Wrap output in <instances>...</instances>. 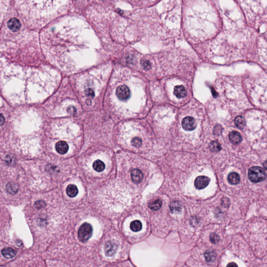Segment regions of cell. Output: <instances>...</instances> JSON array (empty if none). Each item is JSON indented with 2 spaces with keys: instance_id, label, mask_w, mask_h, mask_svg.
I'll use <instances>...</instances> for the list:
<instances>
[{
  "instance_id": "30bf717a",
  "label": "cell",
  "mask_w": 267,
  "mask_h": 267,
  "mask_svg": "<svg viewBox=\"0 0 267 267\" xmlns=\"http://www.w3.org/2000/svg\"><path fill=\"white\" fill-rule=\"evenodd\" d=\"M8 27L13 31H17L21 27V24L18 19L13 18L9 20L8 23Z\"/></svg>"
},
{
  "instance_id": "4316f807",
  "label": "cell",
  "mask_w": 267,
  "mask_h": 267,
  "mask_svg": "<svg viewBox=\"0 0 267 267\" xmlns=\"http://www.w3.org/2000/svg\"><path fill=\"white\" fill-rule=\"evenodd\" d=\"M222 127L220 125H217L215 127L214 129V134L217 135H219L222 133Z\"/></svg>"
},
{
  "instance_id": "603a6c76",
  "label": "cell",
  "mask_w": 267,
  "mask_h": 267,
  "mask_svg": "<svg viewBox=\"0 0 267 267\" xmlns=\"http://www.w3.org/2000/svg\"><path fill=\"white\" fill-rule=\"evenodd\" d=\"M162 206V201L160 199H157L154 202H152L149 204V208L153 211H156L160 209Z\"/></svg>"
},
{
  "instance_id": "7402d4cb",
  "label": "cell",
  "mask_w": 267,
  "mask_h": 267,
  "mask_svg": "<svg viewBox=\"0 0 267 267\" xmlns=\"http://www.w3.org/2000/svg\"><path fill=\"white\" fill-rule=\"evenodd\" d=\"M204 257L207 262H212L214 261L216 257V254L214 251L208 250L205 253Z\"/></svg>"
},
{
  "instance_id": "f1b7e54d",
  "label": "cell",
  "mask_w": 267,
  "mask_h": 267,
  "mask_svg": "<svg viewBox=\"0 0 267 267\" xmlns=\"http://www.w3.org/2000/svg\"><path fill=\"white\" fill-rule=\"evenodd\" d=\"M237 265L236 264H235V263H231L229 264V265H227V266H228V267H234V266H237Z\"/></svg>"
},
{
  "instance_id": "484cf974",
  "label": "cell",
  "mask_w": 267,
  "mask_h": 267,
  "mask_svg": "<svg viewBox=\"0 0 267 267\" xmlns=\"http://www.w3.org/2000/svg\"><path fill=\"white\" fill-rule=\"evenodd\" d=\"M141 64L143 67V69H150L151 63L149 61L145 60L141 62Z\"/></svg>"
},
{
  "instance_id": "9a60e30c",
  "label": "cell",
  "mask_w": 267,
  "mask_h": 267,
  "mask_svg": "<svg viewBox=\"0 0 267 267\" xmlns=\"http://www.w3.org/2000/svg\"><path fill=\"white\" fill-rule=\"evenodd\" d=\"M228 181L232 185H236L240 181V176L235 172H232L228 176Z\"/></svg>"
},
{
  "instance_id": "ba28073f",
  "label": "cell",
  "mask_w": 267,
  "mask_h": 267,
  "mask_svg": "<svg viewBox=\"0 0 267 267\" xmlns=\"http://www.w3.org/2000/svg\"><path fill=\"white\" fill-rule=\"evenodd\" d=\"M131 178L134 183H140L143 179V174L140 170L134 169L131 172Z\"/></svg>"
},
{
  "instance_id": "277c9868",
  "label": "cell",
  "mask_w": 267,
  "mask_h": 267,
  "mask_svg": "<svg viewBox=\"0 0 267 267\" xmlns=\"http://www.w3.org/2000/svg\"><path fill=\"white\" fill-rule=\"evenodd\" d=\"M117 97L121 101H126L128 100L130 95V92L129 88L125 86L122 85L117 88L116 92Z\"/></svg>"
},
{
  "instance_id": "83f0119b",
  "label": "cell",
  "mask_w": 267,
  "mask_h": 267,
  "mask_svg": "<svg viewBox=\"0 0 267 267\" xmlns=\"http://www.w3.org/2000/svg\"><path fill=\"white\" fill-rule=\"evenodd\" d=\"M85 94L87 96H88V97H94V95H95L94 91L91 89H86L85 91Z\"/></svg>"
},
{
  "instance_id": "d4e9b609",
  "label": "cell",
  "mask_w": 267,
  "mask_h": 267,
  "mask_svg": "<svg viewBox=\"0 0 267 267\" xmlns=\"http://www.w3.org/2000/svg\"><path fill=\"white\" fill-rule=\"evenodd\" d=\"M210 240L213 244H217L219 242V237L216 233H212L210 235Z\"/></svg>"
},
{
  "instance_id": "52a82bcc",
  "label": "cell",
  "mask_w": 267,
  "mask_h": 267,
  "mask_svg": "<svg viewBox=\"0 0 267 267\" xmlns=\"http://www.w3.org/2000/svg\"><path fill=\"white\" fill-rule=\"evenodd\" d=\"M117 248V244L113 242H108L105 245V254L107 256H112L114 255Z\"/></svg>"
},
{
  "instance_id": "1f68e13d",
  "label": "cell",
  "mask_w": 267,
  "mask_h": 267,
  "mask_svg": "<svg viewBox=\"0 0 267 267\" xmlns=\"http://www.w3.org/2000/svg\"><path fill=\"white\" fill-rule=\"evenodd\" d=\"M86 103H87V105H90V104H91V101L89 99L87 100H86Z\"/></svg>"
},
{
  "instance_id": "2e32d148",
  "label": "cell",
  "mask_w": 267,
  "mask_h": 267,
  "mask_svg": "<svg viewBox=\"0 0 267 267\" xmlns=\"http://www.w3.org/2000/svg\"><path fill=\"white\" fill-rule=\"evenodd\" d=\"M170 211L173 214H178L181 211L182 205L180 202L177 201L172 202L170 206Z\"/></svg>"
},
{
  "instance_id": "8fae6325",
  "label": "cell",
  "mask_w": 267,
  "mask_h": 267,
  "mask_svg": "<svg viewBox=\"0 0 267 267\" xmlns=\"http://www.w3.org/2000/svg\"><path fill=\"white\" fill-rule=\"evenodd\" d=\"M229 138L231 143L234 145L239 144L242 140V138L240 134L236 131L231 132L229 134Z\"/></svg>"
},
{
  "instance_id": "7c38bea8",
  "label": "cell",
  "mask_w": 267,
  "mask_h": 267,
  "mask_svg": "<svg viewBox=\"0 0 267 267\" xmlns=\"http://www.w3.org/2000/svg\"><path fill=\"white\" fill-rule=\"evenodd\" d=\"M174 94L178 98L185 97L186 95V91L184 86L182 85L175 86L174 89Z\"/></svg>"
},
{
  "instance_id": "5bb4252c",
  "label": "cell",
  "mask_w": 267,
  "mask_h": 267,
  "mask_svg": "<svg viewBox=\"0 0 267 267\" xmlns=\"http://www.w3.org/2000/svg\"><path fill=\"white\" fill-rule=\"evenodd\" d=\"M1 253L4 257L8 258V259L13 258L14 256H15L16 254L15 250H14L13 249H12V248H9V247L3 248L1 251Z\"/></svg>"
},
{
  "instance_id": "e0dca14e",
  "label": "cell",
  "mask_w": 267,
  "mask_h": 267,
  "mask_svg": "<svg viewBox=\"0 0 267 267\" xmlns=\"http://www.w3.org/2000/svg\"><path fill=\"white\" fill-rule=\"evenodd\" d=\"M92 167L95 171L98 172H102L105 169V164L102 161L97 160L94 162Z\"/></svg>"
},
{
  "instance_id": "d6986e66",
  "label": "cell",
  "mask_w": 267,
  "mask_h": 267,
  "mask_svg": "<svg viewBox=\"0 0 267 267\" xmlns=\"http://www.w3.org/2000/svg\"><path fill=\"white\" fill-rule=\"evenodd\" d=\"M6 191L11 194H15L18 190V186L17 184L10 183L6 186Z\"/></svg>"
},
{
  "instance_id": "ac0fdd59",
  "label": "cell",
  "mask_w": 267,
  "mask_h": 267,
  "mask_svg": "<svg viewBox=\"0 0 267 267\" xmlns=\"http://www.w3.org/2000/svg\"><path fill=\"white\" fill-rule=\"evenodd\" d=\"M235 123L236 126L240 128V129H243L245 127V125H246V121L244 117H243L241 115L237 116L236 117V118L235 119Z\"/></svg>"
},
{
  "instance_id": "5b68a950",
  "label": "cell",
  "mask_w": 267,
  "mask_h": 267,
  "mask_svg": "<svg viewBox=\"0 0 267 267\" xmlns=\"http://www.w3.org/2000/svg\"><path fill=\"white\" fill-rule=\"evenodd\" d=\"M182 125L185 130L191 131L196 127V123L193 117H187L182 121Z\"/></svg>"
},
{
  "instance_id": "8992f818",
  "label": "cell",
  "mask_w": 267,
  "mask_h": 267,
  "mask_svg": "<svg viewBox=\"0 0 267 267\" xmlns=\"http://www.w3.org/2000/svg\"><path fill=\"white\" fill-rule=\"evenodd\" d=\"M209 178L205 176H200L196 178L195 181V186L196 188L202 189L208 186L210 183Z\"/></svg>"
},
{
  "instance_id": "f546056e",
  "label": "cell",
  "mask_w": 267,
  "mask_h": 267,
  "mask_svg": "<svg viewBox=\"0 0 267 267\" xmlns=\"http://www.w3.org/2000/svg\"><path fill=\"white\" fill-rule=\"evenodd\" d=\"M263 166L265 167V169H267V160L265 161V162H264V163H263Z\"/></svg>"
},
{
  "instance_id": "44dd1931",
  "label": "cell",
  "mask_w": 267,
  "mask_h": 267,
  "mask_svg": "<svg viewBox=\"0 0 267 267\" xmlns=\"http://www.w3.org/2000/svg\"><path fill=\"white\" fill-rule=\"evenodd\" d=\"M209 148L212 152H218L221 149L220 143L217 141H211L209 144Z\"/></svg>"
},
{
  "instance_id": "ffe728a7",
  "label": "cell",
  "mask_w": 267,
  "mask_h": 267,
  "mask_svg": "<svg viewBox=\"0 0 267 267\" xmlns=\"http://www.w3.org/2000/svg\"><path fill=\"white\" fill-rule=\"evenodd\" d=\"M130 228L132 231L135 232H137L140 231L142 229V224L141 222L139 220H135L130 223Z\"/></svg>"
},
{
  "instance_id": "3957f363",
  "label": "cell",
  "mask_w": 267,
  "mask_h": 267,
  "mask_svg": "<svg viewBox=\"0 0 267 267\" xmlns=\"http://www.w3.org/2000/svg\"><path fill=\"white\" fill-rule=\"evenodd\" d=\"M27 2V5L30 8L37 10H45L48 8L54 0H26Z\"/></svg>"
},
{
  "instance_id": "4fadbf2b",
  "label": "cell",
  "mask_w": 267,
  "mask_h": 267,
  "mask_svg": "<svg viewBox=\"0 0 267 267\" xmlns=\"http://www.w3.org/2000/svg\"><path fill=\"white\" fill-rule=\"evenodd\" d=\"M66 191L67 195H68V196L72 197V198L76 196L78 194V188H77L76 186L72 185V184L69 185L67 186L66 189Z\"/></svg>"
},
{
  "instance_id": "4dcf8cb0",
  "label": "cell",
  "mask_w": 267,
  "mask_h": 267,
  "mask_svg": "<svg viewBox=\"0 0 267 267\" xmlns=\"http://www.w3.org/2000/svg\"><path fill=\"white\" fill-rule=\"evenodd\" d=\"M1 125H2V124H3V121H4V118L3 117V115H2V114H1Z\"/></svg>"
},
{
  "instance_id": "9c48e42d",
  "label": "cell",
  "mask_w": 267,
  "mask_h": 267,
  "mask_svg": "<svg viewBox=\"0 0 267 267\" xmlns=\"http://www.w3.org/2000/svg\"><path fill=\"white\" fill-rule=\"evenodd\" d=\"M69 148V145L65 141H60L56 143V150L60 154H65L68 151Z\"/></svg>"
},
{
  "instance_id": "cb8c5ba5",
  "label": "cell",
  "mask_w": 267,
  "mask_h": 267,
  "mask_svg": "<svg viewBox=\"0 0 267 267\" xmlns=\"http://www.w3.org/2000/svg\"><path fill=\"white\" fill-rule=\"evenodd\" d=\"M132 145L135 147H139L141 146L142 141L139 137H134L132 140Z\"/></svg>"
},
{
  "instance_id": "6da1fadb",
  "label": "cell",
  "mask_w": 267,
  "mask_h": 267,
  "mask_svg": "<svg viewBox=\"0 0 267 267\" xmlns=\"http://www.w3.org/2000/svg\"><path fill=\"white\" fill-rule=\"evenodd\" d=\"M248 178L253 183H259L263 181L266 178V173L262 168L259 166H253L248 171Z\"/></svg>"
},
{
  "instance_id": "7a4b0ae2",
  "label": "cell",
  "mask_w": 267,
  "mask_h": 267,
  "mask_svg": "<svg viewBox=\"0 0 267 267\" xmlns=\"http://www.w3.org/2000/svg\"><path fill=\"white\" fill-rule=\"evenodd\" d=\"M92 227L88 223H85L81 225L78 232V237L81 242H87L92 235Z\"/></svg>"
}]
</instances>
